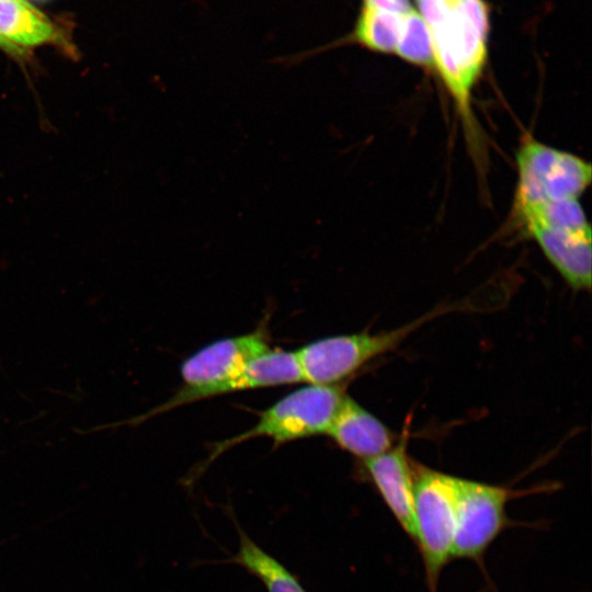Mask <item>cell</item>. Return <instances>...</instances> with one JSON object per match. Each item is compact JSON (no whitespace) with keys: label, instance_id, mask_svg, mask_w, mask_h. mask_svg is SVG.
I'll use <instances>...</instances> for the list:
<instances>
[{"label":"cell","instance_id":"6da1fadb","mask_svg":"<svg viewBox=\"0 0 592 592\" xmlns=\"http://www.w3.org/2000/svg\"><path fill=\"white\" fill-rule=\"evenodd\" d=\"M433 65L449 94L468 143L479 141L473 92L487 61L488 10L482 0H448L444 14L428 25Z\"/></svg>","mask_w":592,"mask_h":592},{"label":"cell","instance_id":"7a4b0ae2","mask_svg":"<svg viewBox=\"0 0 592 592\" xmlns=\"http://www.w3.org/2000/svg\"><path fill=\"white\" fill-rule=\"evenodd\" d=\"M451 308H440L399 328L371 333L362 331L312 341L295 351L304 382L337 385L369 361L400 345L411 333Z\"/></svg>","mask_w":592,"mask_h":592},{"label":"cell","instance_id":"3957f363","mask_svg":"<svg viewBox=\"0 0 592 592\" xmlns=\"http://www.w3.org/2000/svg\"><path fill=\"white\" fill-rule=\"evenodd\" d=\"M413 524L428 590L437 592L442 571L453 558L456 476L417 465Z\"/></svg>","mask_w":592,"mask_h":592},{"label":"cell","instance_id":"277c9868","mask_svg":"<svg viewBox=\"0 0 592 592\" xmlns=\"http://www.w3.org/2000/svg\"><path fill=\"white\" fill-rule=\"evenodd\" d=\"M344 396L338 384L301 387L264 410L248 431L217 443L207 463L228 448L254 437H270L276 443H285L327 434Z\"/></svg>","mask_w":592,"mask_h":592},{"label":"cell","instance_id":"5b68a950","mask_svg":"<svg viewBox=\"0 0 592 592\" xmlns=\"http://www.w3.org/2000/svg\"><path fill=\"white\" fill-rule=\"evenodd\" d=\"M516 185L512 208L579 198L590 186L592 167L572 152L546 145L532 135L522 137L515 152Z\"/></svg>","mask_w":592,"mask_h":592},{"label":"cell","instance_id":"8992f818","mask_svg":"<svg viewBox=\"0 0 592 592\" xmlns=\"http://www.w3.org/2000/svg\"><path fill=\"white\" fill-rule=\"evenodd\" d=\"M514 491L503 486L456 477V531L453 558L481 562L508 526L506 504Z\"/></svg>","mask_w":592,"mask_h":592},{"label":"cell","instance_id":"52a82bcc","mask_svg":"<svg viewBox=\"0 0 592 592\" xmlns=\"http://www.w3.org/2000/svg\"><path fill=\"white\" fill-rule=\"evenodd\" d=\"M304 382L295 352L269 350L248 363L239 373L216 385L201 389L180 388L171 398L148 412L126 421L112 424L138 425L149 418L193 401L229 392ZM111 425L102 426L101 430ZM111 426V428H112Z\"/></svg>","mask_w":592,"mask_h":592},{"label":"cell","instance_id":"ba28073f","mask_svg":"<svg viewBox=\"0 0 592 592\" xmlns=\"http://www.w3.org/2000/svg\"><path fill=\"white\" fill-rule=\"evenodd\" d=\"M269 350L267 335L261 329L214 341L182 363V388L201 389L224 382Z\"/></svg>","mask_w":592,"mask_h":592},{"label":"cell","instance_id":"9c48e42d","mask_svg":"<svg viewBox=\"0 0 592 592\" xmlns=\"http://www.w3.org/2000/svg\"><path fill=\"white\" fill-rule=\"evenodd\" d=\"M409 423L385 453L362 460L365 471L402 531L413 540V502L417 464L408 454Z\"/></svg>","mask_w":592,"mask_h":592},{"label":"cell","instance_id":"30bf717a","mask_svg":"<svg viewBox=\"0 0 592 592\" xmlns=\"http://www.w3.org/2000/svg\"><path fill=\"white\" fill-rule=\"evenodd\" d=\"M0 38L25 62L31 50L56 46L69 57L76 47L66 32L29 0H0Z\"/></svg>","mask_w":592,"mask_h":592},{"label":"cell","instance_id":"8fae6325","mask_svg":"<svg viewBox=\"0 0 592 592\" xmlns=\"http://www.w3.org/2000/svg\"><path fill=\"white\" fill-rule=\"evenodd\" d=\"M540 249L550 265L573 291H590L591 230L532 227L524 234Z\"/></svg>","mask_w":592,"mask_h":592},{"label":"cell","instance_id":"7c38bea8","mask_svg":"<svg viewBox=\"0 0 592 592\" xmlns=\"http://www.w3.org/2000/svg\"><path fill=\"white\" fill-rule=\"evenodd\" d=\"M327 434L361 460L385 453L396 442L395 434L385 423L348 395L343 397Z\"/></svg>","mask_w":592,"mask_h":592},{"label":"cell","instance_id":"4fadbf2b","mask_svg":"<svg viewBox=\"0 0 592 592\" xmlns=\"http://www.w3.org/2000/svg\"><path fill=\"white\" fill-rule=\"evenodd\" d=\"M239 535L238 551L225 560L258 578L267 592H307L296 577L277 559L257 545L235 522Z\"/></svg>","mask_w":592,"mask_h":592},{"label":"cell","instance_id":"5bb4252c","mask_svg":"<svg viewBox=\"0 0 592 592\" xmlns=\"http://www.w3.org/2000/svg\"><path fill=\"white\" fill-rule=\"evenodd\" d=\"M395 54L412 65L432 68L431 32L420 13L413 9L403 16Z\"/></svg>","mask_w":592,"mask_h":592},{"label":"cell","instance_id":"9a60e30c","mask_svg":"<svg viewBox=\"0 0 592 592\" xmlns=\"http://www.w3.org/2000/svg\"><path fill=\"white\" fill-rule=\"evenodd\" d=\"M362 3L399 15H406L412 10L410 0H363Z\"/></svg>","mask_w":592,"mask_h":592},{"label":"cell","instance_id":"2e32d148","mask_svg":"<svg viewBox=\"0 0 592 592\" xmlns=\"http://www.w3.org/2000/svg\"><path fill=\"white\" fill-rule=\"evenodd\" d=\"M0 50L3 52L4 54H7L12 59H14L15 61L22 64V60L19 57V55L16 54V52L14 49H12L7 43H4L1 38H0Z\"/></svg>","mask_w":592,"mask_h":592}]
</instances>
